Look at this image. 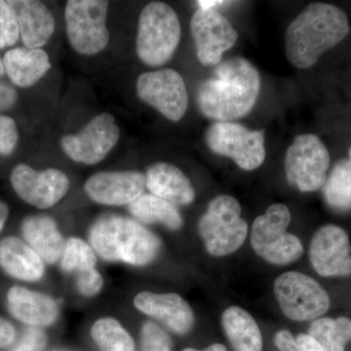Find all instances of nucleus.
Segmentation results:
<instances>
[{
  "label": "nucleus",
  "instance_id": "nucleus-16",
  "mask_svg": "<svg viewBox=\"0 0 351 351\" xmlns=\"http://www.w3.org/2000/svg\"><path fill=\"white\" fill-rule=\"evenodd\" d=\"M145 175L138 171L97 173L87 180L84 191L90 199L108 206L130 205L145 195Z\"/></svg>",
  "mask_w": 351,
  "mask_h": 351
},
{
  "label": "nucleus",
  "instance_id": "nucleus-34",
  "mask_svg": "<svg viewBox=\"0 0 351 351\" xmlns=\"http://www.w3.org/2000/svg\"><path fill=\"white\" fill-rule=\"evenodd\" d=\"M76 288L78 292L87 298L95 297L101 292L104 287V279L97 269L88 274L75 277Z\"/></svg>",
  "mask_w": 351,
  "mask_h": 351
},
{
  "label": "nucleus",
  "instance_id": "nucleus-33",
  "mask_svg": "<svg viewBox=\"0 0 351 351\" xmlns=\"http://www.w3.org/2000/svg\"><path fill=\"white\" fill-rule=\"evenodd\" d=\"M19 140V132L15 120L0 115V156H10Z\"/></svg>",
  "mask_w": 351,
  "mask_h": 351
},
{
  "label": "nucleus",
  "instance_id": "nucleus-2",
  "mask_svg": "<svg viewBox=\"0 0 351 351\" xmlns=\"http://www.w3.org/2000/svg\"><path fill=\"white\" fill-rule=\"evenodd\" d=\"M350 31L348 16L338 6L323 2L309 4L286 32L288 61L298 69L311 68L326 51L343 40Z\"/></svg>",
  "mask_w": 351,
  "mask_h": 351
},
{
  "label": "nucleus",
  "instance_id": "nucleus-39",
  "mask_svg": "<svg viewBox=\"0 0 351 351\" xmlns=\"http://www.w3.org/2000/svg\"><path fill=\"white\" fill-rule=\"evenodd\" d=\"M200 9H215V7L223 5V4L228 3V1H221V0H200L196 2Z\"/></svg>",
  "mask_w": 351,
  "mask_h": 351
},
{
  "label": "nucleus",
  "instance_id": "nucleus-37",
  "mask_svg": "<svg viewBox=\"0 0 351 351\" xmlns=\"http://www.w3.org/2000/svg\"><path fill=\"white\" fill-rule=\"evenodd\" d=\"M16 339L15 327L0 316V348L12 345Z\"/></svg>",
  "mask_w": 351,
  "mask_h": 351
},
{
  "label": "nucleus",
  "instance_id": "nucleus-31",
  "mask_svg": "<svg viewBox=\"0 0 351 351\" xmlns=\"http://www.w3.org/2000/svg\"><path fill=\"white\" fill-rule=\"evenodd\" d=\"M274 343L280 351H323L317 341L308 334H300L294 338L286 330L277 332Z\"/></svg>",
  "mask_w": 351,
  "mask_h": 351
},
{
  "label": "nucleus",
  "instance_id": "nucleus-9",
  "mask_svg": "<svg viewBox=\"0 0 351 351\" xmlns=\"http://www.w3.org/2000/svg\"><path fill=\"white\" fill-rule=\"evenodd\" d=\"M330 167L326 145L313 134L297 136L285 156L289 184L302 193H313L324 186Z\"/></svg>",
  "mask_w": 351,
  "mask_h": 351
},
{
  "label": "nucleus",
  "instance_id": "nucleus-19",
  "mask_svg": "<svg viewBox=\"0 0 351 351\" xmlns=\"http://www.w3.org/2000/svg\"><path fill=\"white\" fill-rule=\"evenodd\" d=\"M0 269L14 279L36 282L45 274L43 258L25 240L17 237L0 241Z\"/></svg>",
  "mask_w": 351,
  "mask_h": 351
},
{
  "label": "nucleus",
  "instance_id": "nucleus-6",
  "mask_svg": "<svg viewBox=\"0 0 351 351\" xmlns=\"http://www.w3.org/2000/svg\"><path fill=\"white\" fill-rule=\"evenodd\" d=\"M291 213L286 205H271L254 221L251 244L254 251L270 263L286 265L299 260L304 253L301 240L286 232Z\"/></svg>",
  "mask_w": 351,
  "mask_h": 351
},
{
  "label": "nucleus",
  "instance_id": "nucleus-5",
  "mask_svg": "<svg viewBox=\"0 0 351 351\" xmlns=\"http://www.w3.org/2000/svg\"><path fill=\"white\" fill-rule=\"evenodd\" d=\"M198 232L208 253L214 257H225L239 250L248 234L239 201L230 195L215 197L201 216Z\"/></svg>",
  "mask_w": 351,
  "mask_h": 351
},
{
  "label": "nucleus",
  "instance_id": "nucleus-18",
  "mask_svg": "<svg viewBox=\"0 0 351 351\" xmlns=\"http://www.w3.org/2000/svg\"><path fill=\"white\" fill-rule=\"evenodd\" d=\"M7 308L15 319L29 327H47L59 317L58 302L50 295L20 286L9 289Z\"/></svg>",
  "mask_w": 351,
  "mask_h": 351
},
{
  "label": "nucleus",
  "instance_id": "nucleus-11",
  "mask_svg": "<svg viewBox=\"0 0 351 351\" xmlns=\"http://www.w3.org/2000/svg\"><path fill=\"white\" fill-rule=\"evenodd\" d=\"M138 98L171 121H179L189 107L184 78L172 69L143 73L138 77Z\"/></svg>",
  "mask_w": 351,
  "mask_h": 351
},
{
  "label": "nucleus",
  "instance_id": "nucleus-10",
  "mask_svg": "<svg viewBox=\"0 0 351 351\" xmlns=\"http://www.w3.org/2000/svg\"><path fill=\"white\" fill-rule=\"evenodd\" d=\"M274 295L281 311L294 321L316 319L330 308L329 295L317 281L297 271L277 277Z\"/></svg>",
  "mask_w": 351,
  "mask_h": 351
},
{
  "label": "nucleus",
  "instance_id": "nucleus-1",
  "mask_svg": "<svg viewBox=\"0 0 351 351\" xmlns=\"http://www.w3.org/2000/svg\"><path fill=\"white\" fill-rule=\"evenodd\" d=\"M260 90L258 69L245 58L235 57L216 66L213 76L201 83L196 100L204 117L230 121L251 112Z\"/></svg>",
  "mask_w": 351,
  "mask_h": 351
},
{
  "label": "nucleus",
  "instance_id": "nucleus-17",
  "mask_svg": "<svg viewBox=\"0 0 351 351\" xmlns=\"http://www.w3.org/2000/svg\"><path fill=\"white\" fill-rule=\"evenodd\" d=\"M133 302L138 311L161 321L176 334H186L195 325L193 308L175 293L157 294L145 291L138 293Z\"/></svg>",
  "mask_w": 351,
  "mask_h": 351
},
{
  "label": "nucleus",
  "instance_id": "nucleus-4",
  "mask_svg": "<svg viewBox=\"0 0 351 351\" xmlns=\"http://www.w3.org/2000/svg\"><path fill=\"white\" fill-rule=\"evenodd\" d=\"M181 40V24L174 9L164 2L147 4L141 12L137 34L138 59L149 66L165 64Z\"/></svg>",
  "mask_w": 351,
  "mask_h": 351
},
{
  "label": "nucleus",
  "instance_id": "nucleus-28",
  "mask_svg": "<svg viewBox=\"0 0 351 351\" xmlns=\"http://www.w3.org/2000/svg\"><path fill=\"white\" fill-rule=\"evenodd\" d=\"M91 336L100 351H135L128 332L114 318H100L91 328Z\"/></svg>",
  "mask_w": 351,
  "mask_h": 351
},
{
  "label": "nucleus",
  "instance_id": "nucleus-21",
  "mask_svg": "<svg viewBox=\"0 0 351 351\" xmlns=\"http://www.w3.org/2000/svg\"><path fill=\"white\" fill-rule=\"evenodd\" d=\"M19 25L20 36L25 47L40 49L49 40L55 29L52 13L43 2L36 0H12Z\"/></svg>",
  "mask_w": 351,
  "mask_h": 351
},
{
  "label": "nucleus",
  "instance_id": "nucleus-30",
  "mask_svg": "<svg viewBox=\"0 0 351 351\" xmlns=\"http://www.w3.org/2000/svg\"><path fill=\"white\" fill-rule=\"evenodd\" d=\"M20 36L19 25L10 2L0 0V49L10 47Z\"/></svg>",
  "mask_w": 351,
  "mask_h": 351
},
{
  "label": "nucleus",
  "instance_id": "nucleus-22",
  "mask_svg": "<svg viewBox=\"0 0 351 351\" xmlns=\"http://www.w3.org/2000/svg\"><path fill=\"white\" fill-rule=\"evenodd\" d=\"M23 237L43 262L54 265L61 260L64 243L56 221L46 215L27 217L21 225Z\"/></svg>",
  "mask_w": 351,
  "mask_h": 351
},
{
  "label": "nucleus",
  "instance_id": "nucleus-13",
  "mask_svg": "<svg viewBox=\"0 0 351 351\" xmlns=\"http://www.w3.org/2000/svg\"><path fill=\"white\" fill-rule=\"evenodd\" d=\"M196 54L203 66H216L226 51L234 46L239 34L216 9H198L191 20Z\"/></svg>",
  "mask_w": 351,
  "mask_h": 351
},
{
  "label": "nucleus",
  "instance_id": "nucleus-27",
  "mask_svg": "<svg viewBox=\"0 0 351 351\" xmlns=\"http://www.w3.org/2000/svg\"><path fill=\"white\" fill-rule=\"evenodd\" d=\"M323 188L327 204L337 212L351 210V162L341 159L328 176Z\"/></svg>",
  "mask_w": 351,
  "mask_h": 351
},
{
  "label": "nucleus",
  "instance_id": "nucleus-36",
  "mask_svg": "<svg viewBox=\"0 0 351 351\" xmlns=\"http://www.w3.org/2000/svg\"><path fill=\"white\" fill-rule=\"evenodd\" d=\"M17 101V92L10 85L0 82V112L9 110Z\"/></svg>",
  "mask_w": 351,
  "mask_h": 351
},
{
  "label": "nucleus",
  "instance_id": "nucleus-35",
  "mask_svg": "<svg viewBox=\"0 0 351 351\" xmlns=\"http://www.w3.org/2000/svg\"><path fill=\"white\" fill-rule=\"evenodd\" d=\"M47 338L43 330L29 327L25 330L20 343L12 351H43Z\"/></svg>",
  "mask_w": 351,
  "mask_h": 351
},
{
  "label": "nucleus",
  "instance_id": "nucleus-42",
  "mask_svg": "<svg viewBox=\"0 0 351 351\" xmlns=\"http://www.w3.org/2000/svg\"><path fill=\"white\" fill-rule=\"evenodd\" d=\"M350 162H351V147H350Z\"/></svg>",
  "mask_w": 351,
  "mask_h": 351
},
{
  "label": "nucleus",
  "instance_id": "nucleus-24",
  "mask_svg": "<svg viewBox=\"0 0 351 351\" xmlns=\"http://www.w3.org/2000/svg\"><path fill=\"white\" fill-rule=\"evenodd\" d=\"M223 330L235 351H263V337L250 313L239 306L228 307L221 316Z\"/></svg>",
  "mask_w": 351,
  "mask_h": 351
},
{
  "label": "nucleus",
  "instance_id": "nucleus-38",
  "mask_svg": "<svg viewBox=\"0 0 351 351\" xmlns=\"http://www.w3.org/2000/svg\"><path fill=\"white\" fill-rule=\"evenodd\" d=\"M9 216V207L8 205L4 202L3 200L0 198V232L3 230L4 226H5V223L7 219H8Z\"/></svg>",
  "mask_w": 351,
  "mask_h": 351
},
{
  "label": "nucleus",
  "instance_id": "nucleus-25",
  "mask_svg": "<svg viewBox=\"0 0 351 351\" xmlns=\"http://www.w3.org/2000/svg\"><path fill=\"white\" fill-rule=\"evenodd\" d=\"M132 216L141 223H161L172 230L182 226L181 213L175 205L156 195H144L128 205Z\"/></svg>",
  "mask_w": 351,
  "mask_h": 351
},
{
  "label": "nucleus",
  "instance_id": "nucleus-8",
  "mask_svg": "<svg viewBox=\"0 0 351 351\" xmlns=\"http://www.w3.org/2000/svg\"><path fill=\"white\" fill-rule=\"evenodd\" d=\"M214 154L232 158L241 169L253 171L265 158V130H249L235 122H215L205 133Z\"/></svg>",
  "mask_w": 351,
  "mask_h": 351
},
{
  "label": "nucleus",
  "instance_id": "nucleus-3",
  "mask_svg": "<svg viewBox=\"0 0 351 351\" xmlns=\"http://www.w3.org/2000/svg\"><path fill=\"white\" fill-rule=\"evenodd\" d=\"M89 242L95 253L107 262L145 267L154 262L161 249L154 233L124 217H101L90 228Z\"/></svg>",
  "mask_w": 351,
  "mask_h": 351
},
{
  "label": "nucleus",
  "instance_id": "nucleus-32",
  "mask_svg": "<svg viewBox=\"0 0 351 351\" xmlns=\"http://www.w3.org/2000/svg\"><path fill=\"white\" fill-rule=\"evenodd\" d=\"M141 337V351H171L170 337L154 323H145Z\"/></svg>",
  "mask_w": 351,
  "mask_h": 351
},
{
  "label": "nucleus",
  "instance_id": "nucleus-26",
  "mask_svg": "<svg viewBox=\"0 0 351 351\" xmlns=\"http://www.w3.org/2000/svg\"><path fill=\"white\" fill-rule=\"evenodd\" d=\"M308 335L323 351H346L351 341V320L346 317L319 318L311 323Z\"/></svg>",
  "mask_w": 351,
  "mask_h": 351
},
{
  "label": "nucleus",
  "instance_id": "nucleus-14",
  "mask_svg": "<svg viewBox=\"0 0 351 351\" xmlns=\"http://www.w3.org/2000/svg\"><path fill=\"white\" fill-rule=\"evenodd\" d=\"M10 181L21 199L38 209L54 206L69 189L68 176L63 171L55 168L36 171L23 163L13 168Z\"/></svg>",
  "mask_w": 351,
  "mask_h": 351
},
{
  "label": "nucleus",
  "instance_id": "nucleus-12",
  "mask_svg": "<svg viewBox=\"0 0 351 351\" xmlns=\"http://www.w3.org/2000/svg\"><path fill=\"white\" fill-rule=\"evenodd\" d=\"M119 127L113 115L95 117L80 133L62 138L64 154L75 162L95 165L101 162L119 142Z\"/></svg>",
  "mask_w": 351,
  "mask_h": 351
},
{
  "label": "nucleus",
  "instance_id": "nucleus-40",
  "mask_svg": "<svg viewBox=\"0 0 351 351\" xmlns=\"http://www.w3.org/2000/svg\"><path fill=\"white\" fill-rule=\"evenodd\" d=\"M184 351H228V350H226L225 346L221 345V343H214V345L208 346V348L203 350H195V348H186V350Z\"/></svg>",
  "mask_w": 351,
  "mask_h": 351
},
{
  "label": "nucleus",
  "instance_id": "nucleus-7",
  "mask_svg": "<svg viewBox=\"0 0 351 351\" xmlns=\"http://www.w3.org/2000/svg\"><path fill=\"white\" fill-rule=\"evenodd\" d=\"M108 1L69 0L66 2V34L71 47L82 55H95L105 49L110 40L106 18Z\"/></svg>",
  "mask_w": 351,
  "mask_h": 351
},
{
  "label": "nucleus",
  "instance_id": "nucleus-29",
  "mask_svg": "<svg viewBox=\"0 0 351 351\" xmlns=\"http://www.w3.org/2000/svg\"><path fill=\"white\" fill-rule=\"evenodd\" d=\"M61 269L76 276L97 269V257L91 245L78 237H71L64 243Z\"/></svg>",
  "mask_w": 351,
  "mask_h": 351
},
{
  "label": "nucleus",
  "instance_id": "nucleus-20",
  "mask_svg": "<svg viewBox=\"0 0 351 351\" xmlns=\"http://www.w3.org/2000/svg\"><path fill=\"white\" fill-rule=\"evenodd\" d=\"M147 188L152 195L172 203L189 205L195 198L193 184L181 169L167 162L152 164L145 173Z\"/></svg>",
  "mask_w": 351,
  "mask_h": 351
},
{
  "label": "nucleus",
  "instance_id": "nucleus-15",
  "mask_svg": "<svg viewBox=\"0 0 351 351\" xmlns=\"http://www.w3.org/2000/svg\"><path fill=\"white\" fill-rule=\"evenodd\" d=\"M309 260L323 277L351 276V246L348 235L339 226H322L309 247Z\"/></svg>",
  "mask_w": 351,
  "mask_h": 351
},
{
  "label": "nucleus",
  "instance_id": "nucleus-23",
  "mask_svg": "<svg viewBox=\"0 0 351 351\" xmlns=\"http://www.w3.org/2000/svg\"><path fill=\"white\" fill-rule=\"evenodd\" d=\"M2 62L11 82L22 88L36 84L51 69L49 57L43 49L15 48L7 51Z\"/></svg>",
  "mask_w": 351,
  "mask_h": 351
},
{
  "label": "nucleus",
  "instance_id": "nucleus-41",
  "mask_svg": "<svg viewBox=\"0 0 351 351\" xmlns=\"http://www.w3.org/2000/svg\"><path fill=\"white\" fill-rule=\"evenodd\" d=\"M5 73V69H4L3 62H2L1 58H0V76H2Z\"/></svg>",
  "mask_w": 351,
  "mask_h": 351
}]
</instances>
